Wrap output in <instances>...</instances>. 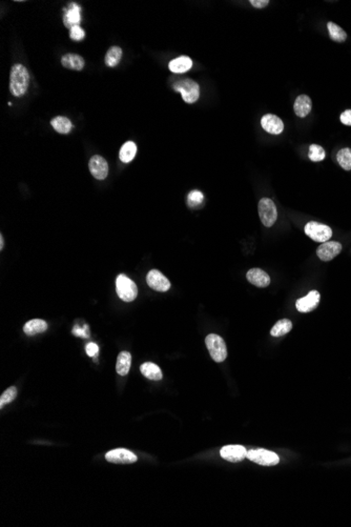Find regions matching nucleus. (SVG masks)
<instances>
[{"label": "nucleus", "mask_w": 351, "mask_h": 527, "mask_svg": "<svg viewBox=\"0 0 351 527\" xmlns=\"http://www.w3.org/2000/svg\"><path fill=\"white\" fill-rule=\"evenodd\" d=\"M30 83V75L27 68L17 64L12 67L10 75V91L15 97H21L27 93Z\"/></svg>", "instance_id": "1"}, {"label": "nucleus", "mask_w": 351, "mask_h": 527, "mask_svg": "<svg viewBox=\"0 0 351 527\" xmlns=\"http://www.w3.org/2000/svg\"><path fill=\"white\" fill-rule=\"evenodd\" d=\"M172 89L176 92H180L182 95V99L189 104L195 103L200 97L199 84L190 78L178 80L173 84Z\"/></svg>", "instance_id": "2"}, {"label": "nucleus", "mask_w": 351, "mask_h": 527, "mask_svg": "<svg viewBox=\"0 0 351 527\" xmlns=\"http://www.w3.org/2000/svg\"><path fill=\"white\" fill-rule=\"evenodd\" d=\"M205 344L212 360L221 363L227 358V348L223 338L216 334H210L205 338Z\"/></svg>", "instance_id": "3"}, {"label": "nucleus", "mask_w": 351, "mask_h": 527, "mask_svg": "<svg viewBox=\"0 0 351 527\" xmlns=\"http://www.w3.org/2000/svg\"><path fill=\"white\" fill-rule=\"evenodd\" d=\"M116 290L119 298L125 302H132L138 296V287L127 275L120 274L116 279Z\"/></svg>", "instance_id": "4"}, {"label": "nucleus", "mask_w": 351, "mask_h": 527, "mask_svg": "<svg viewBox=\"0 0 351 527\" xmlns=\"http://www.w3.org/2000/svg\"><path fill=\"white\" fill-rule=\"evenodd\" d=\"M258 210L260 219L266 228L272 227L278 219L277 207H275L274 202L269 198H263L260 200Z\"/></svg>", "instance_id": "5"}, {"label": "nucleus", "mask_w": 351, "mask_h": 527, "mask_svg": "<svg viewBox=\"0 0 351 527\" xmlns=\"http://www.w3.org/2000/svg\"><path fill=\"white\" fill-rule=\"evenodd\" d=\"M246 458L250 461L259 464V465H263V466H273V465H277V464L280 462V458L277 454L272 453V451L267 450V449H263V448L248 450Z\"/></svg>", "instance_id": "6"}, {"label": "nucleus", "mask_w": 351, "mask_h": 527, "mask_svg": "<svg viewBox=\"0 0 351 527\" xmlns=\"http://www.w3.org/2000/svg\"><path fill=\"white\" fill-rule=\"evenodd\" d=\"M305 234L317 242H326L330 239L332 236V231L328 227L316 221H310L305 225Z\"/></svg>", "instance_id": "7"}, {"label": "nucleus", "mask_w": 351, "mask_h": 527, "mask_svg": "<svg viewBox=\"0 0 351 527\" xmlns=\"http://www.w3.org/2000/svg\"><path fill=\"white\" fill-rule=\"evenodd\" d=\"M148 286L157 292H167L170 288L169 280L158 270H152L146 276Z\"/></svg>", "instance_id": "8"}, {"label": "nucleus", "mask_w": 351, "mask_h": 527, "mask_svg": "<svg viewBox=\"0 0 351 527\" xmlns=\"http://www.w3.org/2000/svg\"><path fill=\"white\" fill-rule=\"evenodd\" d=\"M105 459L114 464H133L137 461V456L125 448H116L108 451Z\"/></svg>", "instance_id": "9"}, {"label": "nucleus", "mask_w": 351, "mask_h": 527, "mask_svg": "<svg viewBox=\"0 0 351 527\" xmlns=\"http://www.w3.org/2000/svg\"><path fill=\"white\" fill-rule=\"evenodd\" d=\"M247 449L242 445H227L221 448V457L231 463L241 462L247 457Z\"/></svg>", "instance_id": "10"}, {"label": "nucleus", "mask_w": 351, "mask_h": 527, "mask_svg": "<svg viewBox=\"0 0 351 527\" xmlns=\"http://www.w3.org/2000/svg\"><path fill=\"white\" fill-rule=\"evenodd\" d=\"M343 246L340 242L326 241L317 249V255L322 261H330L341 253Z\"/></svg>", "instance_id": "11"}, {"label": "nucleus", "mask_w": 351, "mask_h": 527, "mask_svg": "<svg viewBox=\"0 0 351 527\" xmlns=\"http://www.w3.org/2000/svg\"><path fill=\"white\" fill-rule=\"evenodd\" d=\"M321 295L318 291H311L305 297L297 300L296 307L300 312H309L316 309L320 303Z\"/></svg>", "instance_id": "12"}, {"label": "nucleus", "mask_w": 351, "mask_h": 527, "mask_svg": "<svg viewBox=\"0 0 351 527\" xmlns=\"http://www.w3.org/2000/svg\"><path fill=\"white\" fill-rule=\"evenodd\" d=\"M89 168L94 177L98 180H104L108 174L107 161L99 155H95L89 162Z\"/></svg>", "instance_id": "13"}, {"label": "nucleus", "mask_w": 351, "mask_h": 527, "mask_svg": "<svg viewBox=\"0 0 351 527\" xmlns=\"http://www.w3.org/2000/svg\"><path fill=\"white\" fill-rule=\"evenodd\" d=\"M261 125L264 131L272 135H279L284 130L283 121L273 114H266L261 119Z\"/></svg>", "instance_id": "14"}, {"label": "nucleus", "mask_w": 351, "mask_h": 527, "mask_svg": "<svg viewBox=\"0 0 351 527\" xmlns=\"http://www.w3.org/2000/svg\"><path fill=\"white\" fill-rule=\"evenodd\" d=\"M246 278L249 283L257 287H267L270 284V277L267 273L261 269H252L246 274Z\"/></svg>", "instance_id": "15"}, {"label": "nucleus", "mask_w": 351, "mask_h": 527, "mask_svg": "<svg viewBox=\"0 0 351 527\" xmlns=\"http://www.w3.org/2000/svg\"><path fill=\"white\" fill-rule=\"evenodd\" d=\"M311 107H312V103H311V99L309 98V96L300 95L296 99L295 104H294V110L298 117L303 118L309 114L311 111Z\"/></svg>", "instance_id": "16"}, {"label": "nucleus", "mask_w": 351, "mask_h": 527, "mask_svg": "<svg viewBox=\"0 0 351 527\" xmlns=\"http://www.w3.org/2000/svg\"><path fill=\"white\" fill-rule=\"evenodd\" d=\"M80 11H81V8L79 6H77L76 4L71 5V8L66 12L65 17H64V23L67 28L72 29L74 27L79 26V23L81 21Z\"/></svg>", "instance_id": "17"}, {"label": "nucleus", "mask_w": 351, "mask_h": 527, "mask_svg": "<svg viewBox=\"0 0 351 527\" xmlns=\"http://www.w3.org/2000/svg\"><path fill=\"white\" fill-rule=\"evenodd\" d=\"M169 71L174 74H183L193 68V61L187 56H180L171 60L168 65Z\"/></svg>", "instance_id": "18"}, {"label": "nucleus", "mask_w": 351, "mask_h": 527, "mask_svg": "<svg viewBox=\"0 0 351 527\" xmlns=\"http://www.w3.org/2000/svg\"><path fill=\"white\" fill-rule=\"evenodd\" d=\"M61 65L69 70L81 71L84 68V59L77 54H66L61 58Z\"/></svg>", "instance_id": "19"}, {"label": "nucleus", "mask_w": 351, "mask_h": 527, "mask_svg": "<svg viewBox=\"0 0 351 527\" xmlns=\"http://www.w3.org/2000/svg\"><path fill=\"white\" fill-rule=\"evenodd\" d=\"M140 372L145 378L152 381H160L163 377L161 368L152 362H145L140 366Z\"/></svg>", "instance_id": "20"}, {"label": "nucleus", "mask_w": 351, "mask_h": 527, "mask_svg": "<svg viewBox=\"0 0 351 527\" xmlns=\"http://www.w3.org/2000/svg\"><path fill=\"white\" fill-rule=\"evenodd\" d=\"M47 330V323L41 319H33L28 321L23 326V332L28 336H34L43 333Z\"/></svg>", "instance_id": "21"}, {"label": "nucleus", "mask_w": 351, "mask_h": 527, "mask_svg": "<svg viewBox=\"0 0 351 527\" xmlns=\"http://www.w3.org/2000/svg\"><path fill=\"white\" fill-rule=\"evenodd\" d=\"M132 365V355L129 351H121L118 355L117 363H116V371L117 374L120 376H127L131 370Z\"/></svg>", "instance_id": "22"}, {"label": "nucleus", "mask_w": 351, "mask_h": 527, "mask_svg": "<svg viewBox=\"0 0 351 527\" xmlns=\"http://www.w3.org/2000/svg\"><path fill=\"white\" fill-rule=\"evenodd\" d=\"M51 124L54 128V130L60 134H68L73 129V124H72L71 120L64 116H58V117L53 118L51 121Z\"/></svg>", "instance_id": "23"}, {"label": "nucleus", "mask_w": 351, "mask_h": 527, "mask_svg": "<svg viewBox=\"0 0 351 527\" xmlns=\"http://www.w3.org/2000/svg\"><path fill=\"white\" fill-rule=\"evenodd\" d=\"M136 153H137V146H136L135 142L128 141L122 145V147L120 149V153H119V158L122 162L129 163L135 158Z\"/></svg>", "instance_id": "24"}, {"label": "nucleus", "mask_w": 351, "mask_h": 527, "mask_svg": "<svg viewBox=\"0 0 351 527\" xmlns=\"http://www.w3.org/2000/svg\"><path fill=\"white\" fill-rule=\"evenodd\" d=\"M292 330V322L288 319L279 320L270 331L272 337H282Z\"/></svg>", "instance_id": "25"}, {"label": "nucleus", "mask_w": 351, "mask_h": 527, "mask_svg": "<svg viewBox=\"0 0 351 527\" xmlns=\"http://www.w3.org/2000/svg\"><path fill=\"white\" fill-rule=\"evenodd\" d=\"M122 58V49L119 46H111L105 55V65L109 68L116 67Z\"/></svg>", "instance_id": "26"}, {"label": "nucleus", "mask_w": 351, "mask_h": 527, "mask_svg": "<svg viewBox=\"0 0 351 527\" xmlns=\"http://www.w3.org/2000/svg\"><path fill=\"white\" fill-rule=\"evenodd\" d=\"M327 29L330 35V38L336 42H344L347 39V34L346 32L338 27L337 24L334 22H328L327 23Z\"/></svg>", "instance_id": "27"}, {"label": "nucleus", "mask_w": 351, "mask_h": 527, "mask_svg": "<svg viewBox=\"0 0 351 527\" xmlns=\"http://www.w3.org/2000/svg\"><path fill=\"white\" fill-rule=\"evenodd\" d=\"M336 160L345 171L351 170V148L345 147L338 150L336 155Z\"/></svg>", "instance_id": "28"}, {"label": "nucleus", "mask_w": 351, "mask_h": 527, "mask_svg": "<svg viewBox=\"0 0 351 527\" xmlns=\"http://www.w3.org/2000/svg\"><path fill=\"white\" fill-rule=\"evenodd\" d=\"M326 154H325V150L322 146L318 145V144H311L309 146V159L313 162H320L322 160H324Z\"/></svg>", "instance_id": "29"}, {"label": "nucleus", "mask_w": 351, "mask_h": 527, "mask_svg": "<svg viewBox=\"0 0 351 527\" xmlns=\"http://www.w3.org/2000/svg\"><path fill=\"white\" fill-rule=\"evenodd\" d=\"M17 396V388L15 386L9 387L7 391L0 397V408H3L6 404L11 403L12 401H14Z\"/></svg>", "instance_id": "30"}, {"label": "nucleus", "mask_w": 351, "mask_h": 527, "mask_svg": "<svg viewBox=\"0 0 351 527\" xmlns=\"http://www.w3.org/2000/svg\"><path fill=\"white\" fill-rule=\"evenodd\" d=\"M203 194L200 192V191H193L189 194V198H187V201H189V205L191 207H195L197 205H200L202 202H203Z\"/></svg>", "instance_id": "31"}, {"label": "nucleus", "mask_w": 351, "mask_h": 527, "mask_svg": "<svg viewBox=\"0 0 351 527\" xmlns=\"http://www.w3.org/2000/svg\"><path fill=\"white\" fill-rule=\"evenodd\" d=\"M70 35H71V38L73 40L80 41V40H82L84 38L85 33L79 26H77V27H74V28L71 29V34Z\"/></svg>", "instance_id": "32"}, {"label": "nucleus", "mask_w": 351, "mask_h": 527, "mask_svg": "<svg viewBox=\"0 0 351 527\" xmlns=\"http://www.w3.org/2000/svg\"><path fill=\"white\" fill-rule=\"evenodd\" d=\"M85 350H86V354L89 355L90 357H96L98 355V353H99V347H98V345L96 343L91 342V343H89V344L86 345Z\"/></svg>", "instance_id": "33"}, {"label": "nucleus", "mask_w": 351, "mask_h": 527, "mask_svg": "<svg viewBox=\"0 0 351 527\" xmlns=\"http://www.w3.org/2000/svg\"><path fill=\"white\" fill-rule=\"evenodd\" d=\"M341 122L345 125H351V110H347L342 113Z\"/></svg>", "instance_id": "34"}, {"label": "nucleus", "mask_w": 351, "mask_h": 527, "mask_svg": "<svg viewBox=\"0 0 351 527\" xmlns=\"http://www.w3.org/2000/svg\"><path fill=\"white\" fill-rule=\"evenodd\" d=\"M250 4H252L255 8L262 9V8L267 7L269 2H268V0H252V2H250Z\"/></svg>", "instance_id": "35"}, {"label": "nucleus", "mask_w": 351, "mask_h": 527, "mask_svg": "<svg viewBox=\"0 0 351 527\" xmlns=\"http://www.w3.org/2000/svg\"><path fill=\"white\" fill-rule=\"evenodd\" d=\"M85 332H87V331H84V330H82V329H79L78 326H76V328H75V329L73 330V335H75V336H80V337H85V338H86V337H87V334H85Z\"/></svg>", "instance_id": "36"}, {"label": "nucleus", "mask_w": 351, "mask_h": 527, "mask_svg": "<svg viewBox=\"0 0 351 527\" xmlns=\"http://www.w3.org/2000/svg\"><path fill=\"white\" fill-rule=\"evenodd\" d=\"M4 244H5V242H4V237H3V236H0V249H2V250L4 249Z\"/></svg>", "instance_id": "37"}]
</instances>
